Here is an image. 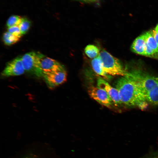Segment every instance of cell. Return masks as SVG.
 Segmentation results:
<instances>
[{"instance_id": "6da1fadb", "label": "cell", "mask_w": 158, "mask_h": 158, "mask_svg": "<svg viewBox=\"0 0 158 158\" xmlns=\"http://www.w3.org/2000/svg\"><path fill=\"white\" fill-rule=\"evenodd\" d=\"M122 104L128 107H135L145 109L147 102L136 82L126 75L118 79L115 85Z\"/></svg>"}, {"instance_id": "7a4b0ae2", "label": "cell", "mask_w": 158, "mask_h": 158, "mask_svg": "<svg viewBox=\"0 0 158 158\" xmlns=\"http://www.w3.org/2000/svg\"><path fill=\"white\" fill-rule=\"evenodd\" d=\"M127 75L136 82L148 102L158 105V80L139 70Z\"/></svg>"}, {"instance_id": "3957f363", "label": "cell", "mask_w": 158, "mask_h": 158, "mask_svg": "<svg viewBox=\"0 0 158 158\" xmlns=\"http://www.w3.org/2000/svg\"><path fill=\"white\" fill-rule=\"evenodd\" d=\"M102 61L104 71L110 76L127 75V72L124 69L119 60L105 50L101 51L99 54Z\"/></svg>"}, {"instance_id": "277c9868", "label": "cell", "mask_w": 158, "mask_h": 158, "mask_svg": "<svg viewBox=\"0 0 158 158\" xmlns=\"http://www.w3.org/2000/svg\"><path fill=\"white\" fill-rule=\"evenodd\" d=\"M43 55L40 53L32 51L22 56L25 71L38 77H42L41 59Z\"/></svg>"}, {"instance_id": "5b68a950", "label": "cell", "mask_w": 158, "mask_h": 158, "mask_svg": "<svg viewBox=\"0 0 158 158\" xmlns=\"http://www.w3.org/2000/svg\"><path fill=\"white\" fill-rule=\"evenodd\" d=\"M43 77L48 87L54 89L65 82L67 73L63 66L56 69L43 72Z\"/></svg>"}, {"instance_id": "8992f818", "label": "cell", "mask_w": 158, "mask_h": 158, "mask_svg": "<svg viewBox=\"0 0 158 158\" xmlns=\"http://www.w3.org/2000/svg\"><path fill=\"white\" fill-rule=\"evenodd\" d=\"M25 71L22 56H19L7 63L1 75L4 77L18 76L23 74Z\"/></svg>"}, {"instance_id": "52a82bcc", "label": "cell", "mask_w": 158, "mask_h": 158, "mask_svg": "<svg viewBox=\"0 0 158 158\" xmlns=\"http://www.w3.org/2000/svg\"><path fill=\"white\" fill-rule=\"evenodd\" d=\"M88 92L90 96L100 104L108 108H111L112 101L107 92L97 87L90 86Z\"/></svg>"}, {"instance_id": "ba28073f", "label": "cell", "mask_w": 158, "mask_h": 158, "mask_svg": "<svg viewBox=\"0 0 158 158\" xmlns=\"http://www.w3.org/2000/svg\"><path fill=\"white\" fill-rule=\"evenodd\" d=\"M97 85V87L107 92L115 106H119L122 104L117 90L105 80L100 77L98 78Z\"/></svg>"}, {"instance_id": "9c48e42d", "label": "cell", "mask_w": 158, "mask_h": 158, "mask_svg": "<svg viewBox=\"0 0 158 158\" xmlns=\"http://www.w3.org/2000/svg\"><path fill=\"white\" fill-rule=\"evenodd\" d=\"M43 72L54 70L63 66L57 61L43 55L41 59Z\"/></svg>"}, {"instance_id": "30bf717a", "label": "cell", "mask_w": 158, "mask_h": 158, "mask_svg": "<svg viewBox=\"0 0 158 158\" xmlns=\"http://www.w3.org/2000/svg\"><path fill=\"white\" fill-rule=\"evenodd\" d=\"M146 43L144 34L138 37L133 42L131 47L132 51L138 54L145 55Z\"/></svg>"}, {"instance_id": "8fae6325", "label": "cell", "mask_w": 158, "mask_h": 158, "mask_svg": "<svg viewBox=\"0 0 158 158\" xmlns=\"http://www.w3.org/2000/svg\"><path fill=\"white\" fill-rule=\"evenodd\" d=\"M91 66L96 73L102 77L105 80H108L111 76L108 75L104 71L102 61L99 55L94 58L91 61Z\"/></svg>"}, {"instance_id": "7c38bea8", "label": "cell", "mask_w": 158, "mask_h": 158, "mask_svg": "<svg viewBox=\"0 0 158 158\" xmlns=\"http://www.w3.org/2000/svg\"><path fill=\"white\" fill-rule=\"evenodd\" d=\"M146 44L156 53L158 51V45L153 37L151 31L144 33Z\"/></svg>"}, {"instance_id": "4fadbf2b", "label": "cell", "mask_w": 158, "mask_h": 158, "mask_svg": "<svg viewBox=\"0 0 158 158\" xmlns=\"http://www.w3.org/2000/svg\"><path fill=\"white\" fill-rule=\"evenodd\" d=\"M84 51L86 55L91 59L96 57L99 55L100 52L98 47L91 44H88L85 47Z\"/></svg>"}, {"instance_id": "5bb4252c", "label": "cell", "mask_w": 158, "mask_h": 158, "mask_svg": "<svg viewBox=\"0 0 158 158\" xmlns=\"http://www.w3.org/2000/svg\"><path fill=\"white\" fill-rule=\"evenodd\" d=\"M20 38L17 37L8 31L4 32L3 35V40L4 43L7 45L10 46L16 43L18 41Z\"/></svg>"}, {"instance_id": "9a60e30c", "label": "cell", "mask_w": 158, "mask_h": 158, "mask_svg": "<svg viewBox=\"0 0 158 158\" xmlns=\"http://www.w3.org/2000/svg\"><path fill=\"white\" fill-rule=\"evenodd\" d=\"M23 18L17 15H13L10 16L8 19L6 25L8 28L18 26L22 20Z\"/></svg>"}, {"instance_id": "2e32d148", "label": "cell", "mask_w": 158, "mask_h": 158, "mask_svg": "<svg viewBox=\"0 0 158 158\" xmlns=\"http://www.w3.org/2000/svg\"><path fill=\"white\" fill-rule=\"evenodd\" d=\"M30 25V22L28 19L23 18L21 22L18 25L22 35L25 34L27 32Z\"/></svg>"}, {"instance_id": "e0dca14e", "label": "cell", "mask_w": 158, "mask_h": 158, "mask_svg": "<svg viewBox=\"0 0 158 158\" xmlns=\"http://www.w3.org/2000/svg\"><path fill=\"white\" fill-rule=\"evenodd\" d=\"M8 31L20 38L22 36L18 26H15L8 28Z\"/></svg>"}, {"instance_id": "ac0fdd59", "label": "cell", "mask_w": 158, "mask_h": 158, "mask_svg": "<svg viewBox=\"0 0 158 158\" xmlns=\"http://www.w3.org/2000/svg\"><path fill=\"white\" fill-rule=\"evenodd\" d=\"M155 53L146 43L145 56H150L153 55Z\"/></svg>"}, {"instance_id": "d6986e66", "label": "cell", "mask_w": 158, "mask_h": 158, "mask_svg": "<svg viewBox=\"0 0 158 158\" xmlns=\"http://www.w3.org/2000/svg\"><path fill=\"white\" fill-rule=\"evenodd\" d=\"M77 1H79L84 3L90 4L97 2L100 0H73Z\"/></svg>"}, {"instance_id": "ffe728a7", "label": "cell", "mask_w": 158, "mask_h": 158, "mask_svg": "<svg viewBox=\"0 0 158 158\" xmlns=\"http://www.w3.org/2000/svg\"><path fill=\"white\" fill-rule=\"evenodd\" d=\"M152 33L158 45V32L154 30H151Z\"/></svg>"}, {"instance_id": "44dd1931", "label": "cell", "mask_w": 158, "mask_h": 158, "mask_svg": "<svg viewBox=\"0 0 158 158\" xmlns=\"http://www.w3.org/2000/svg\"><path fill=\"white\" fill-rule=\"evenodd\" d=\"M22 158H37V157H36L35 156L30 155L25 156Z\"/></svg>"}, {"instance_id": "7402d4cb", "label": "cell", "mask_w": 158, "mask_h": 158, "mask_svg": "<svg viewBox=\"0 0 158 158\" xmlns=\"http://www.w3.org/2000/svg\"><path fill=\"white\" fill-rule=\"evenodd\" d=\"M156 32H158V24H157V26H156L155 30H154Z\"/></svg>"}, {"instance_id": "603a6c76", "label": "cell", "mask_w": 158, "mask_h": 158, "mask_svg": "<svg viewBox=\"0 0 158 158\" xmlns=\"http://www.w3.org/2000/svg\"><path fill=\"white\" fill-rule=\"evenodd\" d=\"M157 158L154 157V158Z\"/></svg>"}, {"instance_id": "cb8c5ba5", "label": "cell", "mask_w": 158, "mask_h": 158, "mask_svg": "<svg viewBox=\"0 0 158 158\" xmlns=\"http://www.w3.org/2000/svg\"><path fill=\"white\" fill-rule=\"evenodd\" d=\"M157 53H158V52Z\"/></svg>"}]
</instances>
